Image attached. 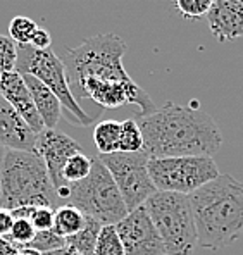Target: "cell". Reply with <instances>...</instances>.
I'll return each instance as SVG.
<instances>
[{
	"mask_svg": "<svg viewBox=\"0 0 243 255\" xmlns=\"http://www.w3.org/2000/svg\"><path fill=\"white\" fill-rule=\"evenodd\" d=\"M3 153H5V148L0 147V167H2V159H3Z\"/></svg>",
	"mask_w": 243,
	"mask_h": 255,
	"instance_id": "836d02e7",
	"label": "cell"
},
{
	"mask_svg": "<svg viewBox=\"0 0 243 255\" xmlns=\"http://www.w3.org/2000/svg\"><path fill=\"white\" fill-rule=\"evenodd\" d=\"M0 95L16 109L17 114L31 128L33 133L38 134L45 129L42 118H40L35 102L31 99V93H29L24 78L19 71H10V73L0 76Z\"/></svg>",
	"mask_w": 243,
	"mask_h": 255,
	"instance_id": "7c38bea8",
	"label": "cell"
},
{
	"mask_svg": "<svg viewBox=\"0 0 243 255\" xmlns=\"http://www.w3.org/2000/svg\"><path fill=\"white\" fill-rule=\"evenodd\" d=\"M81 152V147L74 138L67 136L57 129H45L36 134L35 141V153L45 162V167L50 176V181L55 191L66 183L62 181V169L66 162L73 155Z\"/></svg>",
	"mask_w": 243,
	"mask_h": 255,
	"instance_id": "8fae6325",
	"label": "cell"
},
{
	"mask_svg": "<svg viewBox=\"0 0 243 255\" xmlns=\"http://www.w3.org/2000/svg\"><path fill=\"white\" fill-rule=\"evenodd\" d=\"M209 28L219 42L243 36V3L237 0H216L207 14Z\"/></svg>",
	"mask_w": 243,
	"mask_h": 255,
	"instance_id": "5bb4252c",
	"label": "cell"
},
{
	"mask_svg": "<svg viewBox=\"0 0 243 255\" xmlns=\"http://www.w3.org/2000/svg\"><path fill=\"white\" fill-rule=\"evenodd\" d=\"M67 202L102 226L118 224L128 216L124 198L99 157L92 159V172L83 181L69 185Z\"/></svg>",
	"mask_w": 243,
	"mask_h": 255,
	"instance_id": "8992f818",
	"label": "cell"
},
{
	"mask_svg": "<svg viewBox=\"0 0 243 255\" xmlns=\"http://www.w3.org/2000/svg\"><path fill=\"white\" fill-rule=\"evenodd\" d=\"M57 191L35 152L5 150L0 167V207H54Z\"/></svg>",
	"mask_w": 243,
	"mask_h": 255,
	"instance_id": "3957f363",
	"label": "cell"
},
{
	"mask_svg": "<svg viewBox=\"0 0 243 255\" xmlns=\"http://www.w3.org/2000/svg\"><path fill=\"white\" fill-rule=\"evenodd\" d=\"M143 150V134L136 119H126L121 123V138H119V152L133 153Z\"/></svg>",
	"mask_w": 243,
	"mask_h": 255,
	"instance_id": "d6986e66",
	"label": "cell"
},
{
	"mask_svg": "<svg viewBox=\"0 0 243 255\" xmlns=\"http://www.w3.org/2000/svg\"><path fill=\"white\" fill-rule=\"evenodd\" d=\"M42 255H81L78 254L74 249H71V247H62V249H57V250H52V252H47V254H42Z\"/></svg>",
	"mask_w": 243,
	"mask_h": 255,
	"instance_id": "1f68e13d",
	"label": "cell"
},
{
	"mask_svg": "<svg viewBox=\"0 0 243 255\" xmlns=\"http://www.w3.org/2000/svg\"><path fill=\"white\" fill-rule=\"evenodd\" d=\"M35 235H36V230L31 224V221L29 219H16L14 221L12 230H10V233L7 238H9L10 242L16 243L19 249H24V247L28 245L33 238H35Z\"/></svg>",
	"mask_w": 243,
	"mask_h": 255,
	"instance_id": "484cf974",
	"label": "cell"
},
{
	"mask_svg": "<svg viewBox=\"0 0 243 255\" xmlns=\"http://www.w3.org/2000/svg\"><path fill=\"white\" fill-rule=\"evenodd\" d=\"M22 78H24L26 86H28L29 93H31V99L35 102V107L38 111L40 118H42L43 126L47 129H55V126L61 121V116H62V106L59 102V99L48 86H45L35 76L22 74Z\"/></svg>",
	"mask_w": 243,
	"mask_h": 255,
	"instance_id": "9a60e30c",
	"label": "cell"
},
{
	"mask_svg": "<svg viewBox=\"0 0 243 255\" xmlns=\"http://www.w3.org/2000/svg\"><path fill=\"white\" fill-rule=\"evenodd\" d=\"M143 152L148 157H214L221 150L223 134L218 123L197 100L190 106L166 102L152 114L140 116Z\"/></svg>",
	"mask_w": 243,
	"mask_h": 255,
	"instance_id": "6da1fadb",
	"label": "cell"
},
{
	"mask_svg": "<svg viewBox=\"0 0 243 255\" xmlns=\"http://www.w3.org/2000/svg\"><path fill=\"white\" fill-rule=\"evenodd\" d=\"M52 45V36L50 33L47 31L45 28H36L35 35H33L31 38V43H29V47L36 48V50H47V48H50Z\"/></svg>",
	"mask_w": 243,
	"mask_h": 255,
	"instance_id": "83f0119b",
	"label": "cell"
},
{
	"mask_svg": "<svg viewBox=\"0 0 243 255\" xmlns=\"http://www.w3.org/2000/svg\"><path fill=\"white\" fill-rule=\"evenodd\" d=\"M21 252V249L14 242H10L7 236L0 238V255H17Z\"/></svg>",
	"mask_w": 243,
	"mask_h": 255,
	"instance_id": "f546056e",
	"label": "cell"
},
{
	"mask_svg": "<svg viewBox=\"0 0 243 255\" xmlns=\"http://www.w3.org/2000/svg\"><path fill=\"white\" fill-rule=\"evenodd\" d=\"M21 74H31L45 86L55 93L62 109L67 112V119L73 125L90 126L95 118L81 109L80 102L74 99L67 80L66 64L52 48L36 50L29 45H17V67Z\"/></svg>",
	"mask_w": 243,
	"mask_h": 255,
	"instance_id": "52a82bcc",
	"label": "cell"
},
{
	"mask_svg": "<svg viewBox=\"0 0 243 255\" xmlns=\"http://www.w3.org/2000/svg\"><path fill=\"white\" fill-rule=\"evenodd\" d=\"M54 217L55 209L54 207H36L35 214L31 216V224L36 231H47L54 228Z\"/></svg>",
	"mask_w": 243,
	"mask_h": 255,
	"instance_id": "4316f807",
	"label": "cell"
},
{
	"mask_svg": "<svg viewBox=\"0 0 243 255\" xmlns=\"http://www.w3.org/2000/svg\"><path fill=\"white\" fill-rule=\"evenodd\" d=\"M85 224H87V216L78 207L71 204L55 207L54 228H52L55 235L62 236V238H69V236L80 233L85 228Z\"/></svg>",
	"mask_w": 243,
	"mask_h": 255,
	"instance_id": "2e32d148",
	"label": "cell"
},
{
	"mask_svg": "<svg viewBox=\"0 0 243 255\" xmlns=\"http://www.w3.org/2000/svg\"><path fill=\"white\" fill-rule=\"evenodd\" d=\"M148 172L157 191L181 195H192L221 174L214 157L207 155L150 157Z\"/></svg>",
	"mask_w": 243,
	"mask_h": 255,
	"instance_id": "ba28073f",
	"label": "cell"
},
{
	"mask_svg": "<svg viewBox=\"0 0 243 255\" xmlns=\"http://www.w3.org/2000/svg\"><path fill=\"white\" fill-rule=\"evenodd\" d=\"M216 0H174V5L186 19H200L211 12Z\"/></svg>",
	"mask_w": 243,
	"mask_h": 255,
	"instance_id": "cb8c5ba5",
	"label": "cell"
},
{
	"mask_svg": "<svg viewBox=\"0 0 243 255\" xmlns=\"http://www.w3.org/2000/svg\"><path fill=\"white\" fill-rule=\"evenodd\" d=\"M100 230H102V224L97 223L92 217H87L85 228L80 233L66 238V245L74 249L81 255H93L95 254V247H97V240H99Z\"/></svg>",
	"mask_w": 243,
	"mask_h": 255,
	"instance_id": "ac0fdd59",
	"label": "cell"
},
{
	"mask_svg": "<svg viewBox=\"0 0 243 255\" xmlns=\"http://www.w3.org/2000/svg\"><path fill=\"white\" fill-rule=\"evenodd\" d=\"M124 54L126 43L114 33H99L78 47L69 48L64 64L71 92L87 80H128L129 74L122 66Z\"/></svg>",
	"mask_w": 243,
	"mask_h": 255,
	"instance_id": "277c9868",
	"label": "cell"
},
{
	"mask_svg": "<svg viewBox=\"0 0 243 255\" xmlns=\"http://www.w3.org/2000/svg\"><path fill=\"white\" fill-rule=\"evenodd\" d=\"M126 255H166L164 243L147 209L141 207L128 212V216L116 224Z\"/></svg>",
	"mask_w": 243,
	"mask_h": 255,
	"instance_id": "30bf717a",
	"label": "cell"
},
{
	"mask_svg": "<svg viewBox=\"0 0 243 255\" xmlns=\"http://www.w3.org/2000/svg\"><path fill=\"white\" fill-rule=\"evenodd\" d=\"M119 138H121V123L114 119L100 121L93 128V141L100 155L119 152Z\"/></svg>",
	"mask_w": 243,
	"mask_h": 255,
	"instance_id": "e0dca14e",
	"label": "cell"
},
{
	"mask_svg": "<svg viewBox=\"0 0 243 255\" xmlns=\"http://www.w3.org/2000/svg\"><path fill=\"white\" fill-rule=\"evenodd\" d=\"M90 172H92V159L83 152H80L66 162L64 169H62V181L66 185H74V183L83 181Z\"/></svg>",
	"mask_w": 243,
	"mask_h": 255,
	"instance_id": "ffe728a7",
	"label": "cell"
},
{
	"mask_svg": "<svg viewBox=\"0 0 243 255\" xmlns=\"http://www.w3.org/2000/svg\"><path fill=\"white\" fill-rule=\"evenodd\" d=\"M190 197L202 249L219 250L243 235V183L219 174Z\"/></svg>",
	"mask_w": 243,
	"mask_h": 255,
	"instance_id": "7a4b0ae2",
	"label": "cell"
},
{
	"mask_svg": "<svg viewBox=\"0 0 243 255\" xmlns=\"http://www.w3.org/2000/svg\"><path fill=\"white\" fill-rule=\"evenodd\" d=\"M35 211H36V207H17L10 212H12L14 221L16 219H29L31 221V216L35 214Z\"/></svg>",
	"mask_w": 243,
	"mask_h": 255,
	"instance_id": "4dcf8cb0",
	"label": "cell"
},
{
	"mask_svg": "<svg viewBox=\"0 0 243 255\" xmlns=\"http://www.w3.org/2000/svg\"><path fill=\"white\" fill-rule=\"evenodd\" d=\"M99 159L114 178L116 185L124 198L128 212L141 207L157 191L150 172H148L150 157L143 150L133 153L114 152L107 155H99Z\"/></svg>",
	"mask_w": 243,
	"mask_h": 255,
	"instance_id": "9c48e42d",
	"label": "cell"
},
{
	"mask_svg": "<svg viewBox=\"0 0 243 255\" xmlns=\"http://www.w3.org/2000/svg\"><path fill=\"white\" fill-rule=\"evenodd\" d=\"M36 134L17 111L0 95V147L5 150L35 152Z\"/></svg>",
	"mask_w": 243,
	"mask_h": 255,
	"instance_id": "4fadbf2b",
	"label": "cell"
},
{
	"mask_svg": "<svg viewBox=\"0 0 243 255\" xmlns=\"http://www.w3.org/2000/svg\"><path fill=\"white\" fill-rule=\"evenodd\" d=\"M93 255H126L122 242L118 235V230H116V224L102 226Z\"/></svg>",
	"mask_w": 243,
	"mask_h": 255,
	"instance_id": "44dd1931",
	"label": "cell"
},
{
	"mask_svg": "<svg viewBox=\"0 0 243 255\" xmlns=\"http://www.w3.org/2000/svg\"><path fill=\"white\" fill-rule=\"evenodd\" d=\"M36 28H38V24L31 17L16 16L12 17V21L9 24V36L16 45H29Z\"/></svg>",
	"mask_w": 243,
	"mask_h": 255,
	"instance_id": "7402d4cb",
	"label": "cell"
},
{
	"mask_svg": "<svg viewBox=\"0 0 243 255\" xmlns=\"http://www.w3.org/2000/svg\"><path fill=\"white\" fill-rule=\"evenodd\" d=\"M17 255H42V254L36 252V250H31V249H21V252Z\"/></svg>",
	"mask_w": 243,
	"mask_h": 255,
	"instance_id": "d6a6232c",
	"label": "cell"
},
{
	"mask_svg": "<svg viewBox=\"0 0 243 255\" xmlns=\"http://www.w3.org/2000/svg\"><path fill=\"white\" fill-rule=\"evenodd\" d=\"M164 243L166 255H192L199 245L188 195L155 191L143 204Z\"/></svg>",
	"mask_w": 243,
	"mask_h": 255,
	"instance_id": "5b68a950",
	"label": "cell"
},
{
	"mask_svg": "<svg viewBox=\"0 0 243 255\" xmlns=\"http://www.w3.org/2000/svg\"><path fill=\"white\" fill-rule=\"evenodd\" d=\"M62 247H66V238L55 235L52 230H47V231H36L35 238H33L24 249H31L40 254H47V252H52V250L62 249Z\"/></svg>",
	"mask_w": 243,
	"mask_h": 255,
	"instance_id": "603a6c76",
	"label": "cell"
},
{
	"mask_svg": "<svg viewBox=\"0 0 243 255\" xmlns=\"http://www.w3.org/2000/svg\"><path fill=\"white\" fill-rule=\"evenodd\" d=\"M17 67V45L10 36L0 35V76Z\"/></svg>",
	"mask_w": 243,
	"mask_h": 255,
	"instance_id": "d4e9b609",
	"label": "cell"
},
{
	"mask_svg": "<svg viewBox=\"0 0 243 255\" xmlns=\"http://www.w3.org/2000/svg\"><path fill=\"white\" fill-rule=\"evenodd\" d=\"M12 226H14L12 212H10L9 209L0 207V238H3V236H9Z\"/></svg>",
	"mask_w": 243,
	"mask_h": 255,
	"instance_id": "f1b7e54d",
	"label": "cell"
}]
</instances>
